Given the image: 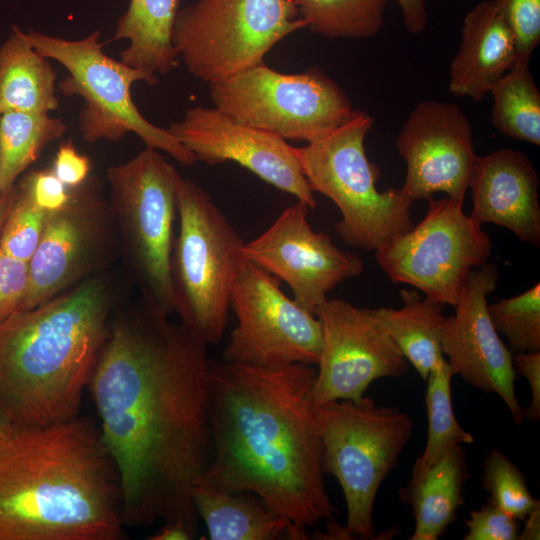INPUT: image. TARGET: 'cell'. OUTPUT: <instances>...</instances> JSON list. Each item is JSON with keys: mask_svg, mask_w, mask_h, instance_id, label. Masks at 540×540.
I'll use <instances>...</instances> for the list:
<instances>
[{"mask_svg": "<svg viewBox=\"0 0 540 540\" xmlns=\"http://www.w3.org/2000/svg\"><path fill=\"white\" fill-rule=\"evenodd\" d=\"M47 213L21 184L14 185L13 201L0 231V249L28 262L41 239Z\"/></svg>", "mask_w": 540, "mask_h": 540, "instance_id": "obj_33", "label": "cell"}, {"mask_svg": "<svg viewBox=\"0 0 540 540\" xmlns=\"http://www.w3.org/2000/svg\"><path fill=\"white\" fill-rule=\"evenodd\" d=\"M91 169L90 159L81 154L69 139L58 147L51 171L68 188L75 189L84 185Z\"/></svg>", "mask_w": 540, "mask_h": 540, "instance_id": "obj_38", "label": "cell"}, {"mask_svg": "<svg viewBox=\"0 0 540 540\" xmlns=\"http://www.w3.org/2000/svg\"><path fill=\"white\" fill-rule=\"evenodd\" d=\"M491 322L515 353L540 351V284L523 293L488 304Z\"/></svg>", "mask_w": 540, "mask_h": 540, "instance_id": "obj_31", "label": "cell"}, {"mask_svg": "<svg viewBox=\"0 0 540 540\" xmlns=\"http://www.w3.org/2000/svg\"><path fill=\"white\" fill-rule=\"evenodd\" d=\"M322 328V347L315 381L309 392L314 407L337 400L359 401L380 378L403 376V356L377 309L326 299L314 311Z\"/></svg>", "mask_w": 540, "mask_h": 540, "instance_id": "obj_14", "label": "cell"}, {"mask_svg": "<svg viewBox=\"0 0 540 540\" xmlns=\"http://www.w3.org/2000/svg\"><path fill=\"white\" fill-rule=\"evenodd\" d=\"M309 206L297 200L260 236L244 243L243 257L285 282L294 300L314 314L341 282L359 276L361 258L341 250L308 223Z\"/></svg>", "mask_w": 540, "mask_h": 540, "instance_id": "obj_15", "label": "cell"}, {"mask_svg": "<svg viewBox=\"0 0 540 540\" xmlns=\"http://www.w3.org/2000/svg\"><path fill=\"white\" fill-rule=\"evenodd\" d=\"M491 123L502 135L540 145V92L529 63L515 62L492 87Z\"/></svg>", "mask_w": 540, "mask_h": 540, "instance_id": "obj_28", "label": "cell"}, {"mask_svg": "<svg viewBox=\"0 0 540 540\" xmlns=\"http://www.w3.org/2000/svg\"><path fill=\"white\" fill-rule=\"evenodd\" d=\"M143 300L112 315L87 390L118 472L126 527L180 521L212 456L207 345Z\"/></svg>", "mask_w": 540, "mask_h": 540, "instance_id": "obj_1", "label": "cell"}, {"mask_svg": "<svg viewBox=\"0 0 540 540\" xmlns=\"http://www.w3.org/2000/svg\"><path fill=\"white\" fill-rule=\"evenodd\" d=\"M197 534L187 525L180 521L163 523L162 527L152 536L150 540H191Z\"/></svg>", "mask_w": 540, "mask_h": 540, "instance_id": "obj_41", "label": "cell"}, {"mask_svg": "<svg viewBox=\"0 0 540 540\" xmlns=\"http://www.w3.org/2000/svg\"><path fill=\"white\" fill-rule=\"evenodd\" d=\"M168 131L196 161L217 165L238 163L264 182L315 208L310 188L293 146L270 132L241 123L216 107L188 108Z\"/></svg>", "mask_w": 540, "mask_h": 540, "instance_id": "obj_17", "label": "cell"}, {"mask_svg": "<svg viewBox=\"0 0 540 540\" xmlns=\"http://www.w3.org/2000/svg\"><path fill=\"white\" fill-rule=\"evenodd\" d=\"M513 33L515 62L529 63L540 42V0H492Z\"/></svg>", "mask_w": 540, "mask_h": 540, "instance_id": "obj_34", "label": "cell"}, {"mask_svg": "<svg viewBox=\"0 0 540 540\" xmlns=\"http://www.w3.org/2000/svg\"><path fill=\"white\" fill-rule=\"evenodd\" d=\"M317 368L210 362L212 456L198 482L249 491L306 531L337 513L309 392ZM197 483V484H198Z\"/></svg>", "mask_w": 540, "mask_h": 540, "instance_id": "obj_2", "label": "cell"}, {"mask_svg": "<svg viewBox=\"0 0 540 540\" xmlns=\"http://www.w3.org/2000/svg\"><path fill=\"white\" fill-rule=\"evenodd\" d=\"M208 85L214 107L231 118L307 144L327 135L354 111L338 83L316 68L289 74L263 62Z\"/></svg>", "mask_w": 540, "mask_h": 540, "instance_id": "obj_11", "label": "cell"}, {"mask_svg": "<svg viewBox=\"0 0 540 540\" xmlns=\"http://www.w3.org/2000/svg\"><path fill=\"white\" fill-rule=\"evenodd\" d=\"M427 200L425 217L375 251V260L392 282L455 307L471 271L488 263L491 240L482 225L464 213V201Z\"/></svg>", "mask_w": 540, "mask_h": 540, "instance_id": "obj_12", "label": "cell"}, {"mask_svg": "<svg viewBox=\"0 0 540 540\" xmlns=\"http://www.w3.org/2000/svg\"><path fill=\"white\" fill-rule=\"evenodd\" d=\"M107 214L105 203L83 186L72 189L64 207L47 213L28 261V290L20 311L48 302L90 271L104 249Z\"/></svg>", "mask_w": 540, "mask_h": 540, "instance_id": "obj_19", "label": "cell"}, {"mask_svg": "<svg viewBox=\"0 0 540 540\" xmlns=\"http://www.w3.org/2000/svg\"><path fill=\"white\" fill-rule=\"evenodd\" d=\"M396 146L406 164L401 189L410 200L444 192L464 201L478 156L471 124L459 105L419 102L405 120Z\"/></svg>", "mask_w": 540, "mask_h": 540, "instance_id": "obj_16", "label": "cell"}, {"mask_svg": "<svg viewBox=\"0 0 540 540\" xmlns=\"http://www.w3.org/2000/svg\"><path fill=\"white\" fill-rule=\"evenodd\" d=\"M66 130L65 122L50 113L1 112L0 193L10 191L44 148Z\"/></svg>", "mask_w": 540, "mask_h": 540, "instance_id": "obj_27", "label": "cell"}, {"mask_svg": "<svg viewBox=\"0 0 540 540\" xmlns=\"http://www.w3.org/2000/svg\"><path fill=\"white\" fill-rule=\"evenodd\" d=\"M454 376L442 359L427 378L425 395L428 436L423 453L416 459L407 486L416 483L434 464L461 444H471L474 437L461 427L452 407L451 379Z\"/></svg>", "mask_w": 540, "mask_h": 540, "instance_id": "obj_29", "label": "cell"}, {"mask_svg": "<svg viewBox=\"0 0 540 540\" xmlns=\"http://www.w3.org/2000/svg\"><path fill=\"white\" fill-rule=\"evenodd\" d=\"M16 427L12 418L0 405V440L8 436Z\"/></svg>", "mask_w": 540, "mask_h": 540, "instance_id": "obj_43", "label": "cell"}, {"mask_svg": "<svg viewBox=\"0 0 540 540\" xmlns=\"http://www.w3.org/2000/svg\"><path fill=\"white\" fill-rule=\"evenodd\" d=\"M538 175L523 152L503 148L477 157L470 179L479 224L505 227L522 242L540 246Z\"/></svg>", "mask_w": 540, "mask_h": 540, "instance_id": "obj_20", "label": "cell"}, {"mask_svg": "<svg viewBox=\"0 0 540 540\" xmlns=\"http://www.w3.org/2000/svg\"><path fill=\"white\" fill-rule=\"evenodd\" d=\"M182 179L160 151L150 148L107 170L111 212L143 300L168 315L173 313L170 261Z\"/></svg>", "mask_w": 540, "mask_h": 540, "instance_id": "obj_10", "label": "cell"}, {"mask_svg": "<svg viewBox=\"0 0 540 540\" xmlns=\"http://www.w3.org/2000/svg\"><path fill=\"white\" fill-rule=\"evenodd\" d=\"M515 59L513 33L493 1L478 3L463 19L459 50L450 64V93L482 101Z\"/></svg>", "mask_w": 540, "mask_h": 540, "instance_id": "obj_21", "label": "cell"}, {"mask_svg": "<svg viewBox=\"0 0 540 540\" xmlns=\"http://www.w3.org/2000/svg\"><path fill=\"white\" fill-rule=\"evenodd\" d=\"M181 0H129L118 18L113 40H126L120 61L146 74L157 85L158 76L174 70L180 60L172 31Z\"/></svg>", "mask_w": 540, "mask_h": 540, "instance_id": "obj_23", "label": "cell"}, {"mask_svg": "<svg viewBox=\"0 0 540 540\" xmlns=\"http://www.w3.org/2000/svg\"><path fill=\"white\" fill-rule=\"evenodd\" d=\"M498 269L486 263L471 271L441 330L443 355L454 375L485 393H495L507 406L513 422L523 424V408L515 393L513 354L500 339L488 313V296L497 288Z\"/></svg>", "mask_w": 540, "mask_h": 540, "instance_id": "obj_18", "label": "cell"}, {"mask_svg": "<svg viewBox=\"0 0 540 540\" xmlns=\"http://www.w3.org/2000/svg\"><path fill=\"white\" fill-rule=\"evenodd\" d=\"M373 119L354 109L341 125L303 147H293L312 189L331 199L341 213L334 225L348 245L377 251L414 225V203L401 188L379 191L380 171L369 161L365 138Z\"/></svg>", "mask_w": 540, "mask_h": 540, "instance_id": "obj_5", "label": "cell"}, {"mask_svg": "<svg viewBox=\"0 0 540 540\" xmlns=\"http://www.w3.org/2000/svg\"><path fill=\"white\" fill-rule=\"evenodd\" d=\"M323 445V472L339 482L347 506L346 539H376L373 508L383 480L412 436L406 412L363 396L314 407Z\"/></svg>", "mask_w": 540, "mask_h": 540, "instance_id": "obj_7", "label": "cell"}, {"mask_svg": "<svg viewBox=\"0 0 540 540\" xmlns=\"http://www.w3.org/2000/svg\"><path fill=\"white\" fill-rule=\"evenodd\" d=\"M112 307L107 284L91 278L0 323V405L16 426L79 415Z\"/></svg>", "mask_w": 540, "mask_h": 540, "instance_id": "obj_4", "label": "cell"}, {"mask_svg": "<svg viewBox=\"0 0 540 540\" xmlns=\"http://www.w3.org/2000/svg\"><path fill=\"white\" fill-rule=\"evenodd\" d=\"M230 307L237 325L223 361L260 367L317 365L322 347L319 319L287 297L280 280L246 259L232 283Z\"/></svg>", "mask_w": 540, "mask_h": 540, "instance_id": "obj_13", "label": "cell"}, {"mask_svg": "<svg viewBox=\"0 0 540 540\" xmlns=\"http://www.w3.org/2000/svg\"><path fill=\"white\" fill-rule=\"evenodd\" d=\"M34 49L43 57L61 64L67 76L58 87L64 96H79L84 106L79 113V130L84 141H118L136 134L146 148L162 151L183 166L196 162L194 155L169 131L148 121L133 101L136 82L156 85L143 72L106 55L101 32L69 40L38 31L25 32Z\"/></svg>", "mask_w": 540, "mask_h": 540, "instance_id": "obj_8", "label": "cell"}, {"mask_svg": "<svg viewBox=\"0 0 540 540\" xmlns=\"http://www.w3.org/2000/svg\"><path fill=\"white\" fill-rule=\"evenodd\" d=\"M403 306L399 309L378 308L389 335L423 380L442 360L441 330L446 316L444 305L416 290L402 289Z\"/></svg>", "mask_w": 540, "mask_h": 540, "instance_id": "obj_26", "label": "cell"}, {"mask_svg": "<svg viewBox=\"0 0 540 540\" xmlns=\"http://www.w3.org/2000/svg\"><path fill=\"white\" fill-rule=\"evenodd\" d=\"M513 367L516 374L527 380L531 390V402L523 409V418L537 422L540 419V351L515 353Z\"/></svg>", "mask_w": 540, "mask_h": 540, "instance_id": "obj_39", "label": "cell"}, {"mask_svg": "<svg viewBox=\"0 0 540 540\" xmlns=\"http://www.w3.org/2000/svg\"><path fill=\"white\" fill-rule=\"evenodd\" d=\"M303 28L293 0H196L180 8L172 43L187 70L210 84L263 63Z\"/></svg>", "mask_w": 540, "mask_h": 540, "instance_id": "obj_9", "label": "cell"}, {"mask_svg": "<svg viewBox=\"0 0 540 540\" xmlns=\"http://www.w3.org/2000/svg\"><path fill=\"white\" fill-rule=\"evenodd\" d=\"M196 512L210 540H305L306 531L270 510L249 491L229 493L203 484L192 489Z\"/></svg>", "mask_w": 540, "mask_h": 540, "instance_id": "obj_22", "label": "cell"}, {"mask_svg": "<svg viewBox=\"0 0 540 540\" xmlns=\"http://www.w3.org/2000/svg\"><path fill=\"white\" fill-rule=\"evenodd\" d=\"M56 72L40 55L25 31L13 26L0 45V113H51L59 106Z\"/></svg>", "mask_w": 540, "mask_h": 540, "instance_id": "obj_24", "label": "cell"}, {"mask_svg": "<svg viewBox=\"0 0 540 540\" xmlns=\"http://www.w3.org/2000/svg\"><path fill=\"white\" fill-rule=\"evenodd\" d=\"M523 521L525 524L522 530H520L518 540H538L540 538V504Z\"/></svg>", "mask_w": 540, "mask_h": 540, "instance_id": "obj_42", "label": "cell"}, {"mask_svg": "<svg viewBox=\"0 0 540 540\" xmlns=\"http://www.w3.org/2000/svg\"><path fill=\"white\" fill-rule=\"evenodd\" d=\"M464 540H518L520 527L514 518L490 499L479 509L472 510L464 522Z\"/></svg>", "mask_w": 540, "mask_h": 540, "instance_id": "obj_35", "label": "cell"}, {"mask_svg": "<svg viewBox=\"0 0 540 540\" xmlns=\"http://www.w3.org/2000/svg\"><path fill=\"white\" fill-rule=\"evenodd\" d=\"M1 194V193H0Z\"/></svg>", "mask_w": 540, "mask_h": 540, "instance_id": "obj_45", "label": "cell"}, {"mask_svg": "<svg viewBox=\"0 0 540 540\" xmlns=\"http://www.w3.org/2000/svg\"><path fill=\"white\" fill-rule=\"evenodd\" d=\"M178 234L170 261L173 313L206 345L225 331L244 241L211 196L189 179L177 192Z\"/></svg>", "mask_w": 540, "mask_h": 540, "instance_id": "obj_6", "label": "cell"}, {"mask_svg": "<svg viewBox=\"0 0 540 540\" xmlns=\"http://www.w3.org/2000/svg\"><path fill=\"white\" fill-rule=\"evenodd\" d=\"M119 476L93 421L17 426L0 440V540H120Z\"/></svg>", "mask_w": 540, "mask_h": 540, "instance_id": "obj_3", "label": "cell"}, {"mask_svg": "<svg viewBox=\"0 0 540 540\" xmlns=\"http://www.w3.org/2000/svg\"><path fill=\"white\" fill-rule=\"evenodd\" d=\"M468 477L466 451L458 445L416 483L401 489L400 497L411 504L415 519L410 540H437L442 536L464 504Z\"/></svg>", "mask_w": 540, "mask_h": 540, "instance_id": "obj_25", "label": "cell"}, {"mask_svg": "<svg viewBox=\"0 0 540 540\" xmlns=\"http://www.w3.org/2000/svg\"><path fill=\"white\" fill-rule=\"evenodd\" d=\"M481 476L482 486L490 500L518 520H523L536 506L520 469L499 449L486 456Z\"/></svg>", "mask_w": 540, "mask_h": 540, "instance_id": "obj_32", "label": "cell"}, {"mask_svg": "<svg viewBox=\"0 0 540 540\" xmlns=\"http://www.w3.org/2000/svg\"><path fill=\"white\" fill-rule=\"evenodd\" d=\"M19 184L26 189L34 203L46 212L57 211L64 207L72 194V189L47 169L31 171Z\"/></svg>", "mask_w": 540, "mask_h": 540, "instance_id": "obj_37", "label": "cell"}, {"mask_svg": "<svg viewBox=\"0 0 540 540\" xmlns=\"http://www.w3.org/2000/svg\"><path fill=\"white\" fill-rule=\"evenodd\" d=\"M13 197H14V186L10 191L0 194V231L3 225V222L8 214V211L11 207Z\"/></svg>", "mask_w": 540, "mask_h": 540, "instance_id": "obj_44", "label": "cell"}, {"mask_svg": "<svg viewBox=\"0 0 540 540\" xmlns=\"http://www.w3.org/2000/svg\"><path fill=\"white\" fill-rule=\"evenodd\" d=\"M28 283V262L0 249V323L20 311Z\"/></svg>", "mask_w": 540, "mask_h": 540, "instance_id": "obj_36", "label": "cell"}, {"mask_svg": "<svg viewBox=\"0 0 540 540\" xmlns=\"http://www.w3.org/2000/svg\"><path fill=\"white\" fill-rule=\"evenodd\" d=\"M402 14L406 29L413 34L421 33L427 26L426 0H394Z\"/></svg>", "mask_w": 540, "mask_h": 540, "instance_id": "obj_40", "label": "cell"}, {"mask_svg": "<svg viewBox=\"0 0 540 540\" xmlns=\"http://www.w3.org/2000/svg\"><path fill=\"white\" fill-rule=\"evenodd\" d=\"M313 33L329 39H366L383 27L389 0H293Z\"/></svg>", "mask_w": 540, "mask_h": 540, "instance_id": "obj_30", "label": "cell"}]
</instances>
